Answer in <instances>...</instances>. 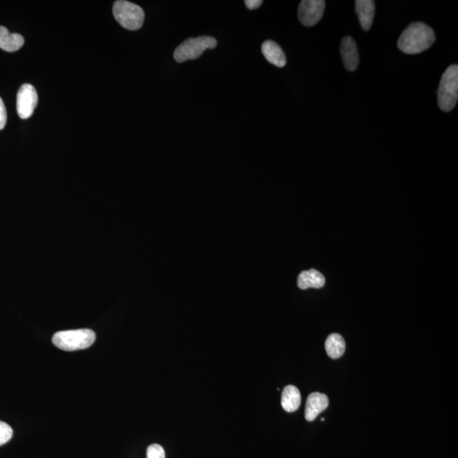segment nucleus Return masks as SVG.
Masks as SVG:
<instances>
[{"instance_id": "15", "label": "nucleus", "mask_w": 458, "mask_h": 458, "mask_svg": "<svg viewBox=\"0 0 458 458\" xmlns=\"http://www.w3.org/2000/svg\"><path fill=\"white\" fill-rule=\"evenodd\" d=\"M326 350L328 357L338 359L345 353V342L339 333H332L326 341Z\"/></svg>"}, {"instance_id": "13", "label": "nucleus", "mask_w": 458, "mask_h": 458, "mask_svg": "<svg viewBox=\"0 0 458 458\" xmlns=\"http://www.w3.org/2000/svg\"><path fill=\"white\" fill-rule=\"evenodd\" d=\"M24 44V38L21 34L11 33L6 28L0 26V48L6 52H15Z\"/></svg>"}, {"instance_id": "19", "label": "nucleus", "mask_w": 458, "mask_h": 458, "mask_svg": "<svg viewBox=\"0 0 458 458\" xmlns=\"http://www.w3.org/2000/svg\"><path fill=\"white\" fill-rule=\"evenodd\" d=\"M244 4H246V6H247L248 9H250V10H256V9L259 8L262 4H264V1H261V0H246L244 1Z\"/></svg>"}, {"instance_id": "9", "label": "nucleus", "mask_w": 458, "mask_h": 458, "mask_svg": "<svg viewBox=\"0 0 458 458\" xmlns=\"http://www.w3.org/2000/svg\"><path fill=\"white\" fill-rule=\"evenodd\" d=\"M328 398L326 395L314 392L309 395L306 404L305 417L308 422L317 419L320 413L326 411L328 407Z\"/></svg>"}, {"instance_id": "3", "label": "nucleus", "mask_w": 458, "mask_h": 458, "mask_svg": "<svg viewBox=\"0 0 458 458\" xmlns=\"http://www.w3.org/2000/svg\"><path fill=\"white\" fill-rule=\"evenodd\" d=\"M458 98V66H449L440 80L438 90L439 108L446 113L454 109Z\"/></svg>"}, {"instance_id": "11", "label": "nucleus", "mask_w": 458, "mask_h": 458, "mask_svg": "<svg viewBox=\"0 0 458 458\" xmlns=\"http://www.w3.org/2000/svg\"><path fill=\"white\" fill-rule=\"evenodd\" d=\"M262 54L266 61L278 68H283L286 65V56L281 47L272 40H266L261 46Z\"/></svg>"}, {"instance_id": "6", "label": "nucleus", "mask_w": 458, "mask_h": 458, "mask_svg": "<svg viewBox=\"0 0 458 458\" xmlns=\"http://www.w3.org/2000/svg\"><path fill=\"white\" fill-rule=\"evenodd\" d=\"M38 97L36 90L31 84H24L16 96V110L21 119L32 117L38 105Z\"/></svg>"}, {"instance_id": "2", "label": "nucleus", "mask_w": 458, "mask_h": 458, "mask_svg": "<svg viewBox=\"0 0 458 458\" xmlns=\"http://www.w3.org/2000/svg\"><path fill=\"white\" fill-rule=\"evenodd\" d=\"M95 333L88 328L57 332L52 338L53 344L66 351L87 349L95 343Z\"/></svg>"}, {"instance_id": "16", "label": "nucleus", "mask_w": 458, "mask_h": 458, "mask_svg": "<svg viewBox=\"0 0 458 458\" xmlns=\"http://www.w3.org/2000/svg\"><path fill=\"white\" fill-rule=\"evenodd\" d=\"M13 435V430L6 422L0 421V446L10 442Z\"/></svg>"}, {"instance_id": "4", "label": "nucleus", "mask_w": 458, "mask_h": 458, "mask_svg": "<svg viewBox=\"0 0 458 458\" xmlns=\"http://www.w3.org/2000/svg\"><path fill=\"white\" fill-rule=\"evenodd\" d=\"M113 14L115 20L124 28L135 31L143 26L145 12L143 9L135 4L118 0L114 4Z\"/></svg>"}, {"instance_id": "18", "label": "nucleus", "mask_w": 458, "mask_h": 458, "mask_svg": "<svg viewBox=\"0 0 458 458\" xmlns=\"http://www.w3.org/2000/svg\"><path fill=\"white\" fill-rule=\"evenodd\" d=\"M6 121L7 111L6 105H4L3 100L0 98V130H2L6 127Z\"/></svg>"}, {"instance_id": "14", "label": "nucleus", "mask_w": 458, "mask_h": 458, "mask_svg": "<svg viewBox=\"0 0 458 458\" xmlns=\"http://www.w3.org/2000/svg\"><path fill=\"white\" fill-rule=\"evenodd\" d=\"M301 397L300 390L293 385H287L283 389L281 397V405L284 411L293 412L301 406Z\"/></svg>"}, {"instance_id": "5", "label": "nucleus", "mask_w": 458, "mask_h": 458, "mask_svg": "<svg viewBox=\"0 0 458 458\" xmlns=\"http://www.w3.org/2000/svg\"><path fill=\"white\" fill-rule=\"evenodd\" d=\"M217 46V40L209 36L190 38L182 43L175 51V59L179 63L189 60L198 59L204 51L212 50Z\"/></svg>"}, {"instance_id": "12", "label": "nucleus", "mask_w": 458, "mask_h": 458, "mask_svg": "<svg viewBox=\"0 0 458 458\" xmlns=\"http://www.w3.org/2000/svg\"><path fill=\"white\" fill-rule=\"evenodd\" d=\"M297 284L301 290H308L309 288H320L326 284V278L316 269L303 271L298 276Z\"/></svg>"}, {"instance_id": "7", "label": "nucleus", "mask_w": 458, "mask_h": 458, "mask_svg": "<svg viewBox=\"0 0 458 458\" xmlns=\"http://www.w3.org/2000/svg\"><path fill=\"white\" fill-rule=\"evenodd\" d=\"M326 3L323 0H303L298 9V16L306 26H313L322 19Z\"/></svg>"}, {"instance_id": "8", "label": "nucleus", "mask_w": 458, "mask_h": 458, "mask_svg": "<svg viewBox=\"0 0 458 458\" xmlns=\"http://www.w3.org/2000/svg\"><path fill=\"white\" fill-rule=\"evenodd\" d=\"M340 53L345 68L350 72L357 70L359 65L358 48L353 38L348 36L342 39Z\"/></svg>"}, {"instance_id": "1", "label": "nucleus", "mask_w": 458, "mask_h": 458, "mask_svg": "<svg viewBox=\"0 0 458 458\" xmlns=\"http://www.w3.org/2000/svg\"><path fill=\"white\" fill-rule=\"evenodd\" d=\"M434 41L433 29L422 22H415L403 31L398 40V48L405 54H420L432 46Z\"/></svg>"}, {"instance_id": "17", "label": "nucleus", "mask_w": 458, "mask_h": 458, "mask_svg": "<svg viewBox=\"0 0 458 458\" xmlns=\"http://www.w3.org/2000/svg\"><path fill=\"white\" fill-rule=\"evenodd\" d=\"M147 458H166V453L160 444H150L147 449Z\"/></svg>"}, {"instance_id": "10", "label": "nucleus", "mask_w": 458, "mask_h": 458, "mask_svg": "<svg viewBox=\"0 0 458 458\" xmlns=\"http://www.w3.org/2000/svg\"><path fill=\"white\" fill-rule=\"evenodd\" d=\"M355 11L363 29L369 31L375 19V2L373 0H358L355 1Z\"/></svg>"}]
</instances>
